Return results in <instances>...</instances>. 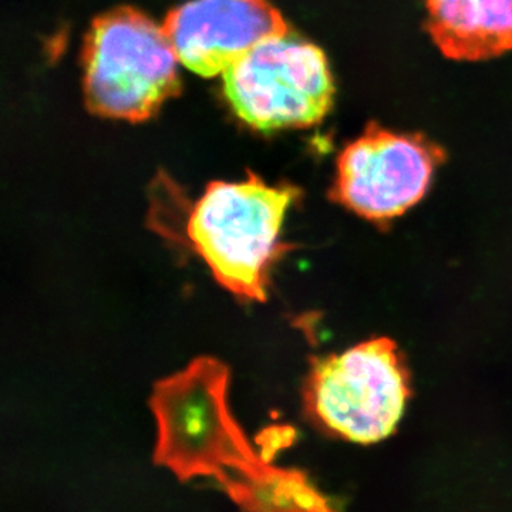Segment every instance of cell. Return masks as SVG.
Instances as JSON below:
<instances>
[{"label": "cell", "instance_id": "277c9868", "mask_svg": "<svg viewBox=\"0 0 512 512\" xmlns=\"http://www.w3.org/2000/svg\"><path fill=\"white\" fill-rule=\"evenodd\" d=\"M306 392L319 427L350 443L373 444L396 430L410 379L396 343L379 338L316 360Z\"/></svg>", "mask_w": 512, "mask_h": 512}, {"label": "cell", "instance_id": "8992f818", "mask_svg": "<svg viewBox=\"0 0 512 512\" xmlns=\"http://www.w3.org/2000/svg\"><path fill=\"white\" fill-rule=\"evenodd\" d=\"M444 158L443 148L423 134L369 124L340 154L330 198L366 220H393L426 195Z\"/></svg>", "mask_w": 512, "mask_h": 512}, {"label": "cell", "instance_id": "7a4b0ae2", "mask_svg": "<svg viewBox=\"0 0 512 512\" xmlns=\"http://www.w3.org/2000/svg\"><path fill=\"white\" fill-rule=\"evenodd\" d=\"M228 367L198 357L183 372L161 380L151 396L158 439L154 461L181 481L256 473L264 457L252 450L227 404Z\"/></svg>", "mask_w": 512, "mask_h": 512}, {"label": "cell", "instance_id": "52a82bcc", "mask_svg": "<svg viewBox=\"0 0 512 512\" xmlns=\"http://www.w3.org/2000/svg\"><path fill=\"white\" fill-rule=\"evenodd\" d=\"M163 29L178 62L204 77L224 74L259 43L291 32L268 0H191Z\"/></svg>", "mask_w": 512, "mask_h": 512}, {"label": "cell", "instance_id": "3957f363", "mask_svg": "<svg viewBox=\"0 0 512 512\" xmlns=\"http://www.w3.org/2000/svg\"><path fill=\"white\" fill-rule=\"evenodd\" d=\"M90 111L143 121L180 92L177 55L163 26L136 9L119 8L94 20L83 55Z\"/></svg>", "mask_w": 512, "mask_h": 512}, {"label": "cell", "instance_id": "5b68a950", "mask_svg": "<svg viewBox=\"0 0 512 512\" xmlns=\"http://www.w3.org/2000/svg\"><path fill=\"white\" fill-rule=\"evenodd\" d=\"M222 80L232 110L261 131L313 126L335 96L325 53L292 32L259 43Z\"/></svg>", "mask_w": 512, "mask_h": 512}, {"label": "cell", "instance_id": "6da1fadb", "mask_svg": "<svg viewBox=\"0 0 512 512\" xmlns=\"http://www.w3.org/2000/svg\"><path fill=\"white\" fill-rule=\"evenodd\" d=\"M298 197V188L271 187L251 173L242 183L208 185L192 208L187 237L218 284L238 298L265 301L269 272L286 251L282 224Z\"/></svg>", "mask_w": 512, "mask_h": 512}, {"label": "cell", "instance_id": "9c48e42d", "mask_svg": "<svg viewBox=\"0 0 512 512\" xmlns=\"http://www.w3.org/2000/svg\"><path fill=\"white\" fill-rule=\"evenodd\" d=\"M239 512H340L293 468L266 464L258 473H238L221 483Z\"/></svg>", "mask_w": 512, "mask_h": 512}, {"label": "cell", "instance_id": "ba28073f", "mask_svg": "<svg viewBox=\"0 0 512 512\" xmlns=\"http://www.w3.org/2000/svg\"><path fill=\"white\" fill-rule=\"evenodd\" d=\"M426 28L444 56L480 62L512 50V0H426Z\"/></svg>", "mask_w": 512, "mask_h": 512}]
</instances>
